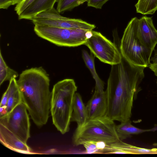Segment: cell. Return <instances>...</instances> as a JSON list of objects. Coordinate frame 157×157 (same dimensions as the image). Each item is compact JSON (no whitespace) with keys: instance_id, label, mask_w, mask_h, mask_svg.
<instances>
[{"instance_id":"6da1fadb","label":"cell","mask_w":157,"mask_h":157,"mask_svg":"<svg viewBox=\"0 0 157 157\" xmlns=\"http://www.w3.org/2000/svg\"><path fill=\"white\" fill-rule=\"evenodd\" d=\"M145 68L131 64L123 57L120 63L112 66L105 90V116L120 122L130 120L134 97L144 77Z\"/></svg>"},{"instance_id":"7a4b0ae2","label":"cell","mask_w":157,"mask_h":157,"mask_svg":"<svg viewBox=\"0 0 157 157\" xmlns=\"http://www.w3.org/2000/svg\"><path fill=\"white\" fill-rule=\"evenodd\" d=\"M50 82L48 74L42 67L23 71L17 80L22 102L34 123L39 127L47 123L50 112Z\"/></svg>"},{"instance_id":"3957f363","label":"cell","mask_w":157,"mask_h":157,"mask_svg":"<svg viewBox=\"0 0 157 157\" xmlns=\"http://www.w3.org/2000/svg\"><path fill=\"white\" fill-rule=\"evenodd\" d=\"M77 90L74 80L65 79L55 84L52 91L50 111L53 123L63 134L69 130L74 98Z\"/></svg>"},{"instance_id":"277c9868","label":"cell","mask_w":157,"mask_h":157,"mask_svg":"<svg viewBox=\"0 0 157 157\" xmlns=\"http://www.w3.org/2000/svg\"><path fill=\"white\" fill-rule=\"evenodd\" d=\"M114 121L105 116L88 120L82 125L77 126L72 136V143L75 146L81 145L87 141L102 142L106 144L119 139Z\"/></svg>"},{"instance_id":"5b68a950","label":"cell","mask_w":157,"mask_h":157,"mask_svg":"<svg viewBox=\"0 0 157 157\" xmlns=\"http://www.w3.org/2000/svg\"><path fill=\"white\" fill-rule=\"evenodd\" d=\"M138 18H132L124 29L121 41L120 51L122 57L130 63L148 67L153 52L145 47L137 37L136 27Z\"/></svg>"},{"instance_id":"8992f818","label":"cell","mask_w":157,"mask_h":157,"mask_svg":"<svg viewBox=\"0 0 157 157\" xmlns=\"http://www.w3.org/2000/svg\"><path fill=\"white\" fill-rule=\"evenodd\" d=\"M34 30L40 37L57 46L75 47L84 44L91 31L35 25Z\"/></svg>"},{"instance_id":"52a82bcc","label":"cell","mask_w":157,"mask_h":157,"mask_svg":"<svg viewBox=\"0 0 157 157\" xmlns=\"http://www.w3.org/2000/svg\"><path fill=\"white\" fill-rule=\"evenodd\" d=\"M84 45L101 62L111 65L121 61L122 56L115 45L100 32L92 30Z\"/></svg>"},{"instance_id":"ba28073f","label":"cell","mask_w":157,"mask_h":157,"mask_svg":"<svg viewBox=\"0 0 157 157\" xmlns=\"http://www.w3.org/2000/svg\"><path fill=\"white\" fill-rule=\"evenodd\" d=\"M35 25L92 31L96 26L81 19L62 16L54 7L41 12L31 19Z\"/></svg>"},{"instance_id":"9c48e42d","label":"cell","mask_w":157,"mask_h":157,"mask_svg":"<svg viewBox=\"0 0 157 157\" xmlns=\"http://www.w3.org/2000/svg\"><path fill=\"white\" fill-rule=\"evenodd\" d=\"M27 108L23 102L0 118L2 124L25 143L30 137V122Z\"/></svg>"},{"instance_id":"30bf717a","label":"cell","mask_w":157,"mask_h":157,"mask_svg":"<svg viewBox=\"0 0 157 157\" xmlns=\"http://www.w3.org/2000/svg\"><path fill=\"white\" fill-rule=\"evenodd\" d=\"M137 36L145 47L153 51L157 44V30L151 17L144 16L138 19L136 27Z\"/></svg>"},{"instance_id":"8fae6325","label":"cell","mask_w":157,"mask_h":157,"mask_svg":"<svg viewBox=\"0 0 157 157\" xmlns=\"http://www.w3.org/2000/svg\"><path fill=\"white\" fill-rule=\"evenodd\" d=\"M86 107L87 120L105 116L107 109V100L106 91L100 92L95 90L94 93L88 102Z\"/></svg>"},{"instance_id":"7c38bea8","label":"cell","mask_w":157,"mask_h":157,"mask_svg":"<svg viewBox=\"0 0 157 157\" xmlns=\"http://www.w3.org/2000/svg\"><path fill=\"white\" fill-rule=\"evenodd\" d=\"M0 141L5 146L17 152L34 154L32 149L25 143L5 126L0 124Z\"/></svg>"},{"instance_id":"4fadbf2b","label":"cell","mask_w":157,"mask_h":157,"mask_svg":"<svg viewBox=\"0 0 157 157\" xmlns=\"http://www.w3.org/2000/svg\"><path fill=\"white\" fill-rule=\"evenodd\" d=\"M57 0H36L32 4L18 16L19 20H31L37 14L51 9Z\"/></svg>"},{"instance_id":"5bb4252c","label":"cell","mask_w":157,"mask_h":157,"mask_svg":"<svg viewBox=\"0 0 157 157\" xmlns=\"http://www.w3.org/2000/svg\"><path fill=\"white\" fill-rule=\"evenodd\" d=\"M87 120L86 106L84 105L80 94L76 93L74 98L71 121L75 122L77 123V126H80Z\"/></svg>"},{"instance_id":"9a60e30c","label":"cell","mask_w":157,"mask_h":157,"mask_svg":"<svg viewBox=\"0 0 157 157\" xmlns=\"http://www.w3.org/2000/svg\"><path fill=\"white\" fill-rule=\"evenodd\" d=\"M137 147L125 143L120 140L112 143L106 144L101 154H137Z\"/></svg>"},{"instance_id":"2e32d148","label":"cell","mask_w":157,"mask_h":157,"mask_svg":"<svg viewBox=\"0 0 157 157\" xmlns=\"http://www.w3.org/2000/svg\"><path fill=\"white\" fill-rule=\"evenodd\" d=\"M7 89L9 90L8 98L6 105L7 114L22 102L16 78H13L9 81Z\"/></svg>"},{"instance_id":"e0dca14e","label":"cell","mask_w":157,"mask_h":157,"mask_svg":"<svg viewBox=\"0 0 157 157\" xmlns=\"http://www.w3.org/2000/svg\"><path fill=\"white\" fill-rule=\"evenodd\" d=\"M82 56L86 66L90 71L95 82V90L104 91V83L98 76L96 71L94 64V56L91 52L90 54L86 50L82 51Z\"/></svg>"},{"instance_id":"ac0fdd59","label":"cell","mask_w":157,"mask_h":157,"mask_svg":"<svg viewBox=\"0 0 157 157\" xmlns=\"http://www.w3.org/2000/svg\"><path fill=\"white\" fill-rule=\"evenodd\" d=\"M116 129L118 136L121 140L130 137L132 134L140 133L143 131L132 125L130 120L116 125Z\"/></svg>"},{"instance_id":"d6986e66","label":"cell","mask_w":157,"mask_h":157,"mask_svg":"<svg viewBox=\"0 0 157 157\" xmlns=\"http://www.w3.org/2000/svg\"><path fill=\"white\" fill-rule=\"evenodd\" d=\"M135 7L137 13L153 14L157 10V0H138Z\"/></svg>"},{"instance_id":"ffe728a7","label":"cell","mask_w":157,"mask_h":157,"mask_svg":"<svg viewBox=\"0 0 157 157\" xmlns=\"http://www.w3.org/2000/svg\"><path fill=\"white\" fill-rule=\"evenodd\" d=\"M18 76L17 72L9 67L6 63L0 52V85L6 81H9Z\"/></svg>"},{"instance_id":"44dd1931","label":"cell","mask_w":157,"mask_h":157,"mask_svg":"<svg viewBox=\"0 0 157 157\" xmlns=\"http://www.w3.org/2000/svg\"><path fill=\"white\" fill-rule=\"evenodd\" d=\"M87 0H57L56 10L59 13L70 11L87 2Z\"/></svg>"},{"instance_id":"7402d4cb","label":"cell","mask_w":157,"mask_h":157,"mask_svg":"<svg viewBox=\"0 0 157 157\" xmlns=\"http://www.w3.org/2000/svg\"><path fill=\"white\" fill-rule=\"evenodd\" d=\"M106 144L102 142L87 141L82 144L86 149V152L88 154H101Z\"/></svg>"},{"instance_id":"603a6c76","label":"cell","mask_w":157,"mask_h":157,"mask_svg":"<svg viewBox=\"0 0 157 157\" xmlns=\"http://www.w3.org/2000/svg\"><path fill=\"white\" fill-rule=\"evenodd\" d=\"M36 0H23L20 3L16 5L14 8L18 16L32 4Z\"/></svg>"},{"instance_id":"cb8c5ba5","label":"cell","mask_w":157,"mask_h":157,"mask_svg":"<svg viewBox=\"0 0 157 157\" xmlns=\"http://www.w3.org/2000/svg\"><path fill=\"white\" fill-rule=\"evenodd\" d=\"M109 0H87L88 6L101 9L103 5Z\"/></svg>"},{"instance_id":"d4e9b609","label":"cell","mask_w":157,"mask_h":157,"mask_svg":"<svg viewBox=\"0 0 157 157\" xmlns=\"http://www.w3.org/2000/svg\"><path fill=\"white\" fill-rule=\"evenodd\" d=\"M13 5L12 0H0V8L7 9L10 6Z\"/></svg>"},{"instance_id":"484cf974","label":"cell","mask_w":157,"mask_h":157,"mask_svg":"<svg viewBox=\"0 0 157 157\" xmlns=\"http://www.w3.org/2000/svg\"><path fill=\"white\" fill-rule=\"evenodd\" d=\"M9 95V90L7 89L4 93L2 98L0 107L6 106Z\"/></svg>"},{"instance_id":"4316f807","label":"cell","mask_w":157,"mask_h":157,"mask_svg":"<svg viewBox=\"0 0 157 157\" xmlns=\"http://www.w3.org/2000/svg\"><path fill=\"white\" fill-rule=\"evenodd\" d=\"M152 150L150 149L146 148H141L137 147L136 149L137 154L148 153L151 152Z\"/></svg>"},{"instance_id":"83f0119b","label":"cell","mask_w":157,"mask_h":157,"mask_svg":"<svg viewBox=\"0 0 157 157\" xmlns=\"http://www.w3.org/2000/svg\"><path fill=\"white\" fill-rule=\"evenodd\" d=\"M154 54L153 56L151 58L150 60L151 61L152 64H157V48L154 49Z\"/></svg>"},{"instance_id":"f1b7e54d","label":"cell","mask_w":157,"mask_h":157,"mask_svg":"<svg viewBox=\"0 0 157 157\" xmlns=\"http://www.w3.org/2000/svg\"><path fill=\"white\" fill-rule=\"evenodd\" d=\"M148 67L154 72L155 75L157 76V64H152L150 63Z\"/></svg>"},{"instance_id":"f546056e","label":"cell","mask_w":157,"mask_h":157,"mask_svg":"<svg viewBox=\"0 0 157 157\" xmlns=\"http://www.w3.org/2000/svg\"><path fill=\"white\" fill-rule=\"evenodd\" d=\"M7 114L6 106L0 107V118Z\"/></svg>"},{"instance_id":"4dcf8cb0","label":"cell","mask_w":157,"mask_h":157,"mask_svg":"<svg viewBox=\"0 0 157 157\" xmlns=\"http://www.w3.org/2000/svg\"><path fill=\"white\" fill-rule=\"evenodd\" d=\"M23 0H12L13 5H17L21 2Z\"/></svg>"},{"instance_id":"1f68e13d","label":"cell","mask_w":157,"mask_h":157,"mask_svg":"<svg viewBox=\"0 0 157 157\" xmlns=\"http://www.w3.org/2000/svg\"></svg>"}]
</instances>
